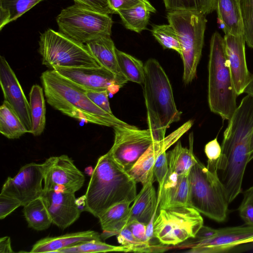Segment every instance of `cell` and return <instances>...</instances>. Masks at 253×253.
I'll use <instances>...</instances> for the list:
<instances>
[{
	"instance_id": "6da1fadb",
	"label": "cell",
	"mask_w": 253,
	"mask_h": 253,
	"mask_svg": "<svg viewBox=\"0 0 253 253\" xmlns=\"http://www.w3.org/2000/svg\"><path fill=\"white\" fill-rule=\"evenodd\" d=\"M253 129V97L243 98L223 132L221 152L217 161V173L229 203L241 192L245 169L249 162Z\"/></svg>"
},
{
	"instance_id": "7a4b0ae2",
	"label": "cell",
	"mask_w": 253,
	"mask_h": 253,
	"mask_svg": "<svg viewBox=\"0 0 253 253\" xmlns=\"http://www.w3.org/2000/svg\"><path fill=\"white\" fill-rule=\"evenodd\" d=\"M41 80L47 103L64 114L85 123L106 126H131L102 110L88 98L86 89L54 70L43 72Z\"/></svg>"
},
{
	"instance_id": "3957f363",
	"label": "cell",
	"mask_w": 253,
	"mask_h": 253,
	"mask_svg": "<svg viewBox=\"0 0 253 253\" xmlns=\"http://www.w3.org/2000/svg\"><path fill=\"white\" fill-rule=\"evenodd\" d=\"M136 183L107 152L98 158L92 170L84 195L85 211L98 217L116 204L133 202Z\"/></svg>"
},
{
	"instance_id": "277c9868",
	"label": "cell",
	"mask_w": 253,
	"mask_h": 253,
	"mask_svg": "<svg viewBox=\"0 0 253 253\" xmlns=\"http://www.w3.org/2000/svg\"><path fill=\"white\" fill-rule=\"evenodd\" d=\"M142 85L148 127L155 141H160L170 125L180 119L182 113L177 109L169 80L155 59L144 64Z\"/></svg>"
},
{
	"instance_id": "5b68a950",
	"label": "cell",
	"mask_w": 253,
	"mask_h": 253,
	"mask_svg": "<svg viewBox=\"0 0 253 253\" xmlns=\"http://www.w3.org/2000/svg\"><path fill=\"white\" fill-rule=\"evenodd\" d=\"M189 207L217 222L227 218L229 204L218 173L217 161L205 166L198 158L189 174Z\"/></svg>"
},
{
	"instance_id": "8992f818",
	"label": "cell",
	"mask_w": 253,
	"mask_h": 253,
	"mask_svg": "<svg viewBox=\"0 0 253 253\" xmlns=\"http://www.w3.org/2000/svg\"><path fill=\"white\" fill-rule=\"evenodd\" d=\"M225 50L224 38L217 32L210 41L208 63V100L210 109L224 120H229L238 106Z\"/></svg>"
},
{
	"instance_id": "52a82bcc",
	"label": "cell",
	"mask_w": 253,
	"mask_h": 253,
	"mask_svg": "<svg viewBox=\"0 0 253 253\" xmlns=\"http://www.w3.org/2000/svg\"><path fill=\"white\" fill-rule=\"evenodd\" d=\"M167 18L177 35L183 65V81L188 84L196 76L202 55L206 15L197 11L170 10L167 13Z\"/></svg>"
},
{
	"instance_id": "ba28073f",
	"label": "cell",
	"mask_w": 253,
	"mask_h": 253,
	"mask_svg": "<svg viewBox=\"0 0 253 253\" xmlns=\"http://www.w3.org/2000/svg\"><path fill=\"white\" fill-rule=\"evenodd\" d=\"M39 44L42 64L52 69L55 67H101L85 44L79 42L59 32L47 30L41 34Z\"/></svg>"
},
{
	"instance_id": "9c48e42d",
	"label": "cell",
	"mask_w": 253,
	"mask_h": 253,
	"mask_svg": "<svg viewBox=\"0 0 253 253\" xmlns=\"http://www.w3.org/2000/svg\"><path fill=\"white\" fill-rule=\"evenodd\" d=\"M56 20L59 32L82 43L111 35L113 21L109 15L76 3L62 9Z\"/></svg>"
},
{
	"instance_id": "30bf717a",
	"label": "cell",
	"mask_w": 253,
	"mask_h": 253,
	"mask_svg": "<svg viewBox=\"0 0 253 253\" xmlns=\"http://www.w3.org/2000/svg\"><path fill=\"white\" fill-rule=\"evenodd\" d=\"M203 223L200 213L191 207L161 209L154 221V233L161 244L175 246L195 238Z\"/></svg>"
},
{
	"instance_id": "8fae6325",
	"label": "cell",
	"mask_w": 253,
	"mask_h": 253,
	"mask_svg": "<svg viewBox=\"0 0 253 253\" xmlns=\"http://www.w3.org/2000/svg\"><path fill=\"white\" fill-rule=\"evenodd\" d=\"M114 128V141L108 152L113 159L128 171L142 155L155 142L151 130L134 126H118Z\"/></svg>"
},
{
	"instance_id": "7c38bea8",
	"label": "cell",
	"mask_w": 253,
	"mask_h": 253,
	"mask_svg": "<svg viewBox=\"0 0 253 253\" xmlns=\"http://www.w3.org/2000/svg\"><path fill=\"white\" fill-rule=\"evenodd\" d=\"M42 164L43 190L75 193L83 186L84 175L68 156L50 157Z\"/></svg>"
},
{
	"instance_id": "4fadbf2b",
	"label": "cell",
	"mask_w": 253,
	"mask_h": 253,
	"mask_svg": "<svg viewBox=\"0 0 253 253\" xmlns=\"http://www.w3.org/2000/svg\"><path fill=\"white\" fill-rule=\"evenodd\" d=\"M42 164L31 163L23 166L13 177H8L1 193L18 200L21 206L40 198L43 191Z\"/></svg>"
},
{
	"instance_id": "5bb4252c",
	"label": "cell",
	"mask_w": 253,
	"mask_h": 253,
	"mask_svg": "<svg viewBox=\"0 0 253 253\" xmlns=\"http://www.w3.org/2000/svg\"><path fill=\"white\" fill-rule=\"evenodd\" d=\"M253 239V226L245 225L216 229L212 236L196 241L188 247L190 253H219L229 251ZM188 247V246H187Z\"/></svg>"
},
{
	"instance_id": "9a60e30c",
	"label": "cell",
	"mask_w": 253,
	"mask_h": 253,
	"mask_svg": "<svg viewBox=\"0 0 253 253\" xmlns=\"http://www.w3.org/2000/svg\"><path fill=\"white\" fill-rule=\"evenodd\" d=\"M193 124V121H188L163 139L154 142L127 171L128 173L136 183H141L142 185L154 180V167L158 156L177 142Z\"/></svg>"
},
{
	"instance_id": "2e32d148",
	"label": "cell",
	"mask_w": 253,
	"mask_h": 253,
	"mask_svg": "<svg viewBox=\"0 0 253 253\" xmlns=\"http://www.w3.org/2000/svg\"><path fill=\"white\" fill-rule=\"evenodd\" d=\"M0 83L4 98L18 116L28 133L32 126L29 102L14 71L4 56L0 58Z\"/></svg>"
},
{
	"instance_id": "e0dca14e",
	"label": "cell",
	"mask_w": 253,
	"mask_h": 253,
	"mask_svg": "<svg viewBox=\"0 0 253 253\" xmlns=\"http://www.w3.org/2000/svg\"><path fill=\"white\" fill-rule=\"evenodd\" d=\"M52 70L86 90H108L115 94L121 87L115 75L106 68L55 67Z\"/></svg>"
},
{
	"instance_id": "ac0fdd59",
	"label": "cell",
	"mask_w": 253,
	"mask_h": 253,
	"mask_svg": "<svg viewBox=\"0 0 253 253\" xmlns=\"http://www.w3.org/2000/svg\"><path fill=\"white\" fill-rule=\"evenodd\" d=\"M41 198L52 223L64 229L75 222L81 211L76 203L75 193L43 190Z\"/></svg>"
},
{
	"instance_id": "d6986e66",
	"label": "cell",
	"mask_w": 253,
	"mask_h": 253,
	"mask_svg": "<svg viewBox=\"0 0 253 253\" xmlns=\"http://www.w3.org/2000/svg\"><path fill=\"white\" fill-rule=\"evenodd\" d=\"M224 34L223 38L226 58L234 87L238 96L244 93L251 74L247 64L245 39L244 36Z\"/></svg>"
},
{
	"instance_id": "ffe728a7",
	"label": "cell",
	"mask_w": 253,
	"mask_h": 253,
	"mask_svg": "<svg viewBox=\"0 0 253 253\" xmlns=\"http://www.w3.org/2000/svg\"><path fill=\"white\" fill-rule=\"evenodd\" d=\"M188 174L180 175L169 170L164 182L159 185L157 194L158 210L189 206L190 186Z\"/></svg>"
},
{
	"instance_id": "44dd1931",
	"label": "cell",
	"mask_w": 253,
	"mask_h": 253,
	"mask_svg": "<svg viewBox=\"0 0 253 253\" xmlns=\"http://www.w3.org/2000/svg\"><path fill=\"white\" fill-rule=\"evenodd\" d=\"M85 45L97 63L115 75L121 87L127 82L119 68L116 47L110 36L99 37Z\"/></svg>"
},
{
	"instance_id": "7402d4cb",
	"label": "cell",
	"mask_w": 253,
	"mask_h": 253,
	"mask_svg": "<svg viewBox=\"0 0 253 253\" xmlns=\"http://www.w3.org/2000/svg\"><path fill=\"white\" fill-rule=\"evenodd\" d=\"M101 239L100 234L93 230L74 232L56 237H47L36 243L30 252L57 253L63 249L82 242Z\"/></svg>"
},
{
	"instance_id": "603a6c76",
	"label": "cell",
	"mask_w": 253,
	"mask_h": 253,
	"mask_svg": "<svg viewBox=\"0 0 253 253\" xmlns=\"http://www.w3.org/2000/svg\"><path fill=\"white\" fill-rule=\"evenodd\" d=\"M153 182L152 180L143 185L141 190L136 195L133 205L130 207L127 223L136 220L147 224L157 211V196Z\"/></svg>"
},
{
	"instance_id": "cb8c5ba5",
	"label": "cell",
	"mask_w": 253,
	"mask_h": 253,
	"mask_svg": "<svg viewBox=\"0 0 253 253\" xmlns=\"http://www.w3.org/2000/svg\"><path fill=\"white\" fill-rule=\"evenodd\" d=\"M130 202H122L114 205L98 218L103 230L100 234L103 240L117 235L126 226L130 212Z\"/></svg>"
},
{
	"instance_id": "d4e9b609",
	"label": "cell",
	"mask_w": 253,
	"mask_h": 253,
	"mask_svg": "<svg viewBox=\"0 0 253 253\" xmlns=\"http://www.w3.org/2000/svg\"><path fill=\"white\" fill-rule=\"evenodd\" d=\"M216 11L224 34L244 36L239 0H217Z\"/></svg>"
},
{
	"instance_id": "484cf974",
	"label": "cell",
	"mask_w": 253,
	"mask_h": 253,
	"mask_svg": "<svg viewBox=\"0 0 253 253\" xmlns=\"http://www.w3.org/2000/svg\"><path fill=\"white\" fill-rule=\"evenodd\" d=\"M189 148L182 147L178 141L174 147L167 153L169 170L180 175H188L192 167L196 162L197 157L194 155L193 134L189 135Z\"/></svg>"
},
{
	"instance_id": "4316f807",
	"label": "cell",
	"mask_w": 253,
	"mask_h": 253,
	"mask_svg": "<svg viewBox=\"0 0 253 253\" xmlns=\"http://www.w3.org/2000/svg\"><path fill=\"white\" fill-rule=\"evenodd\" d=\"M29 104L32 121L31 133L34 136L40 135L45 126V104L42 88L33 85L29 93Z\"/></svg>"
},
{
	"instance_id": "83f0119b",
	"label": "cell",
	"mask_w": 253,
	"mask_h": 253,
	"mask_svg": "<svg viewBox=\"0 0 253 253\" xmlns=\"http://www.w3.org/2000/svg\"><path fill=\"white\" fill-rule=\"evenodd\" d=\"M156 11L154 7L142 3L128 9L119 10L118 14L126 29L139 33L146 29L150 12Z\"/></svg>"
},
{
	"instance_id": "f1b7e54d",
	"label": "cell",
	"mask_w": 253,
	"mask_h": 253,
	"mask_svg": "<svg viewBox=\"0 0 253 253\" xmlns=\"http://www.w3.org/2000/svg\"><path fill=\"white\" fill-rule=\"evenodd\" d=\"M0 132L9 139L19 138L28 133L18 116L5 100L0 107Z\"/></svg>"
},
{
	"instance_id": "f546056e",
	"label": "cell",
	"mask_w": 253,
	"mask_h": 253,
	"mask_svg": "<svg viewBox=\"0 0 253 253\" xmlns=\"http://www.w3.org/2000/svg\"><path fill=\"white\" fill-rule=\"evenodd\" d=\"M23 213L29 227L37 231L47 229L52 223L41 197L32 201L24 206Z\"/></svg>"
},
{
	"instance_id": "4dcf8cb0",
	"label": "cell",
	"mask_w": 253,
	"mask_h": 253,
	"mask_svg": "<svg viewBox=\"0 0 253 253\" xmlns=\"http://www.w3.org/2000/svg\"><path fill=\"white\" fill-rule=\"evenodd\" d=\"M43 0H0V30Z\"/></svg>"
},
{
	"instance_id": "1f68e13d",
	"label": "cell",
	"mask_w": 253,
	"mask_h": 253,
	"mask_svg": "<svg viewBox=\"0 0 253 253\" xmlns=\"http://www.w3.org/2000/svg\"><path fill=\"white\" fill-rule=\"evenodd\" d=\"M116 55L120 70L127 80L142 84L144 78V64L142 62L117 48Z\"/></svg>"
},
{
	"instance_id": "d6a6232c",
	"label": "cell",
	"mask_w": 253,
	"mask_h": 253,
	"mask_svg": "<svg viewBox=\"0 0 253 253\" xmlns=\"http://www.w3.org/2000/svg\"><path fill=\"white\" fill-rule=\"evenodd\" d=\"M164 2L169 11H193L206 15L216 10L217 6V0H164Z\"/></svg>"
},
{
	"instance_id": "836d02e7",
	"label": "cell",
	"mask_w": 253,
	"mask_h": 253,
	"mask_svg": "<svg viewBox=\"0 0 253 253\" xmlns=\"http://www.w3.org/2000/svg\"><path fill=\"white\" fill-rule=\"evenodd\" d=\"M109 252H129L122 246H115L102 242L101 240H93L82 242L59 251L58 253H91Z\"/></svg>"
},
{
	"instance_id": "e575fe53",
	"label": "cell",
	"mask_w": 253,
	"mask_h": 253,
	"mask_svg": "<svg viewBox=\"0 0 253 253\" xmlns=\"http://www.w3.org/2000/svg\"><path fill=\"white\" fill-rule=\"evenodd\" d=\"M151 32L153 36L164 49L174 50L180 55L181 50L177 35L169 24L154 25Z\"/></svg>"
},
{
	"instance_id": "d590c367",
	"label": "cell",
	"mask_w": 253,
	"mask_h": 253,
	"mask_svg": "<svg viewBox=\"0 0 253 253\" xmlns=\"http://www.w3.org/2000/svg\"><path fill=\"white\" fill-rule=\"evenodd\" d=\"M239 3L245 42L253 48V0H239Z\"/></svg>"
},
{
	"instance_id": "8d00e7d4",
	"label": "cell",
	"mask_w": 253,
	"mask_h": 253,
	"mask_svg": "<svg viewBox=\"0 0 253 253\" xmlns=\"http://www.w3.org/2000/svg\"><path fill=\"white\" fill-rule=\"evenodd\" d=\"M117 240L121 246L128 249L129 252H157L154 248L144 244L136 238L127 226L117 234Z\"/></svg>"
},
{
	"instance_id": "74e56055",
	"label": "cell",
	"mask_w": 253,
	"mask_h": 253,
	"mask_svg": "<svg viewBox=\"0 0 253 253\" xmlns=\"http://www.w3.org/2000/svg\"><path fill=\"white\" fill-rule=\"evenodd\" d=\"M238 210L245 224L253 226V185L244 192L243 198Z\"/></svg>"
},
{
	"instance_id": "f35d334b",
	"label": "cell",
	"mask_w": 253,
	"mask_h": 253,
	"mask_svg": "<svg viewBox=\"0 0 253 253\" xmlns=\"http://www.w3.org/2000/svg\"><path fill=\"white\" fill-rule=\"evenodd\" d=\"M75 3L82 7L99 13L110 14L118 13L110 6L108 0H74Z\"/></svg>"
},
{
	"instance_id": "ab89813d",
	"label": "cell",
	"mask_w": 253,
	"mask_h": 253,
	"mask_svg": "<svg viewBox=\"0 0 253 253\" xmlns=\"http://www.w3.org/2000/svg\"><path fill=\"white\" fill-rule=\"evenodd\" d=\"M147 225L146 223L133 220L129 221L126 226L134 237L144 244L154 248L157 252H162L161 250L165 251V248L153 246L150 244L146 235Z\"/></svg>"
},
{
	"instance_id": "60d3db41",
	"label": "cell",
	"mask_w": 253,
	"mask_h": 253,
	"mask_svg": "<svg viewBox=\"0 0 253 253\" xmlns=\"http://www.w3.org/2000/svg\"><path fill=\"white\" fill-rule=\"evenodd\" d=\"M108 90H86V94L88 98L105 112L113 115L108 99Z\"/></svg>"
},
{
	"instance_id": "b9f144b4",
	"label": "cell",
	"mask_w": 253,
	"mask_h": 253,
	"mask_svg": "<svg viewBox=\"0 0 253 253\" xmlns=\"http://www.w3.org/2000/svg\"><path fill=\"white\" fill-rule=\"evenodd\" d=\"M169 170L167 153L163 152L157 157L154 167L153 173L159 184L164 182Z\"/></svg>"
},
{
	"instance_id": "7bdbcfd3",
	"label": "cell",
	"mask_w": 253,
	"mask_h": 253,
	"mask_svg": "<svg viewBox=\"0 0 253 253\" xmlns=\"http://www.w3.org/2000/svg\"><path fill=\"white\" fill-rule=\"evenodd\" d=\"M20 206L21 204L18 200L0 193V219L5 218Z\"/></svg>"
},
{
	"instance_id": "ee69618b",
	"label": "cell",
	"mask_w": 253,
	"mask_h": 253,
	"mask_svg": "<svg viewBox=\"0 0 253 253\" xmlns=\"http://www.w3.org/2000/svg\"><path fill=\"white\" fill-rule=\"evenodd\" d=\"M204 151L208 159V161H217L221 154V146L217 140V137L206 144Z\"/></svg>"
},
{
	"instance_id": "f6af8a7d",
	"label": "cell",
	"mask_w": 253,
	"mask_h": 253,
	"mask_svg": "<svg viewBox=\"0 0 253 253\" xmlns=\"http://www.w3.org/2000/svg\"><path fill=\"white\" fill-rule=\"evenodd\" d=\"M111 7L117 13L121 9H126L140 3H144L150 7H153L148 0H108Z\"/></svg>"
},
{
	"instance_id": "bcb514c9",
	"label": "cell",
	"mask_w": 253,
	"mask_h": 253,
	"mask_svg": "<svg viewBox=\"0 0 253 253\" xmlns=\"http://www.w3.org/2000/svg\"><path fill=\"white\" fill-rule=\"evenodd\" d=\"M216 231V229L203 225L199 229L194 239H196V241L207 239L214 234Z\"/></svg>"
},
{
	"instance_id": "7dc6e473",
	"label": "cell",
	"mask_w": 253,
	"mask_h": 253,
	"mask_svg": "<svg viewBox=\"0 0 253 253\" xmlns=\"http://www.w3.org/2000/svg\"><path fill=\"white\" fill-rule=\"evenodd\" d=\"M0 253H14L11 245L10 238L8 236L1 237L0 239Z\"/></svg>"
},
{
	"instance_id": "c3c4849f",
	"label": "cell",
	"mask_w": 253,
	"mask_h": 253,
	"mask_svg": "<svg viewBox=\"0 0 253 253\" xmlns=\"http://www.w3.org/2000/svg\"><path fill=\"white\" fill-rule=\"evenodd\" d=\"M244 93L253 97V74H251L249 82L244 89Z\"/></svg>"
},
{
	"instance_id": "681fc988",
	"label": "cell",
	"mask_w": 253,
	"mask_h": 253,
	"mask_svg": "<svg viewBox=\"0 0 253 253\" xmlns=\"http://www.w3.org/2000/svg\"><path fill=\"white\" fill-rule=\"evenodd\" d=\"M76 203L80 211H85V197L84 195L78 199H76Z\"/></svg>"
},
{
	"instance_id": "f907efd6",
	"label": "cell",
	"mask_w": 253,
	"mask_h": 253,
	"mask_svg": "<svg viewBox=\"0 0 253 253\" xmlns=\"http://www.w3.org/2000/svg\"><path fill=\"white\" fill-rule=\"evenodd\" d=\"M253 159V129L251 133L250 140V148L249 155V162Z\"/></svg>"
},
{
	"instance_id": "816d5d0a",
	"label": "cell",
	"mask_w": 253,
	"mask_h": 253,
	"mask_svg": "<svg viewBox=\"0 0 253 253\" xmlns=\"http://www.w3.org/2000/svg\"><path fill=\"white\" fill-rule=\"evenodd\" d=\"M253 243V239H252L248 241V243Z\"/></svg>"
}]
</instances>
